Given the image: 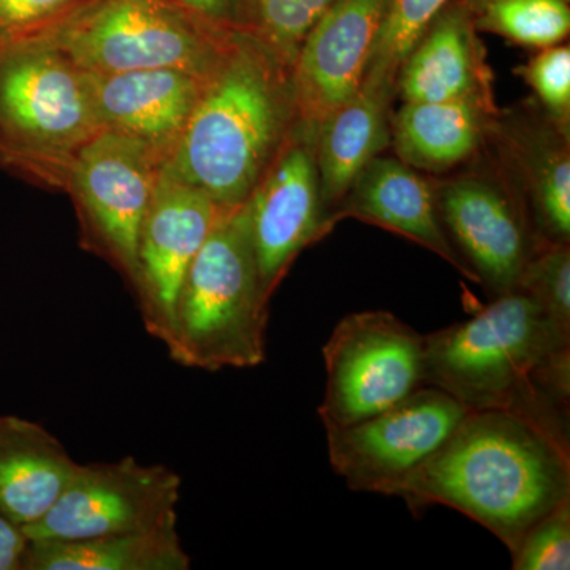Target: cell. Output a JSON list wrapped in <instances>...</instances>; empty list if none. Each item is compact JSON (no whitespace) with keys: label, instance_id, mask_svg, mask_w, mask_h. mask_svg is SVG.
<instances>
[{"label":"cell","instance_id":"6da1fadb","mask_svg":"<svg viewBox=\"0 0 570 570\" xmlns=\"http://www.w3.org/2000/svg\"><path fill=\"white\" fill-rule=\"evenodd\" d=\"M396 497L412 510H459L512 551L570 498V450L508 412L469 411Z\"/></svg>","mask_w":570,"mask_h":570},{"label":"cell","instance_id":"7a4b0ae2","mask_svg":"<svg viewBox=\"0 0 570 570\" xmlns=\"http://www.w3.org/2000/svg\"><path fill=\"white\" fill-rule=\"evenodd\" d=\"M296 121L291 71L261 41L230 28L167 163L217 205L235 208Z\"/></svg>","mask_w":570,"mask_h":570},{"label":"cell","instance_id":"3957f363","mask_svg":"<svg viewBox=\"0 0 570 570\" xmlns=\"http://www.w3.org/2000/svg\"><path fill=\"white\" fill-rule=\"evenodd\" d=\"M570 335L520 291L497 296L469 321L425 336V385L469 411L515 415L570 450L569 415L535 385L540 363Z\"/></svg>","mask_w":570,"mask_h":570},{"label":"cell","instance_id":"277c9868","mask_svg":"<svg viewBox=\"0 0 570 570\" xmlns=\"http://www.w3.org/2000/svg\"><path fill=\"white\" fill-rule=\"evenodd\" d=\"M268 305L245 202L220 213L195 255L164 346L175 363L195 370L262 365Z\"/></svg>","mask_w":570,"mask_h":570},{"label":"cell","instance_id":"5b68a950","mask_svg":"<svg viewBox=\"0 0 570 570\" xmlns=\"http://www.w3.org/2000/svg\"><path fill=\"white\" fill-rule=\"evenodd\" d=\"M230 28L197 22L165 0H91L43 41L88 73L178 69L206 77Z\"/></svg>","mask_w":570,"mask_h":570},{"label":"cell","instance_id":"8992f818","mask_svg":"<svg viewBox=\"0 0 570 570\" xmlns=\"http://www.w3.org/2000/svg\"><path fill=\"white\" fill-rule=\"evenodd\" d=\"M431 183L442 228L475 284L491 298L515 291L524 266L546 245L519 187L487 142L471 163Z\"/></svg>","mask_w":570,"mask_h":570},{"label":"cell","instance_id":"52a82bcc","mask_svg":"<svg viewBox=\"0 0 570 570\" xmlns=\"http://www.w3.org/2000/svg\"><path fill=\"white\" fill-rule=\"evenodd\" d=\"M325 430L354 425L425 385V336L390 311L341 318L322 347Z\"/></svg>","mask_w":570,"mask_h":570},{"label":"cell","instance_id":"ba28073f","mask_svg":"<svg viewBox=\"0 0 570 570\" xmlns=\"http://www.w3.org/2000/svg\"><path fill=\"white\" fill-rule=\"evenodd\" d=\"M468 412L449 393L423 385L373 417L325 430L330 464L351 490L396 497Z\"/></svg>","mask_w":570,"mask_h":570},{"label":"cell","instance_id":"9c48e42d","mask_svg":"<svg viewBox=\"0 0 570 570\" xmlns=\"http://www.w3.org/2000/svg\"><path fill=\"white\" fill-rule=\"evenodd\" d=\"M181 487L174 469L134 456L78 463L58 501L22 531L28 540L70 542L153 530L178 519Z\"/></svg>","mask_w":570,"mask_h":570},{"label":"cell","instance_id":"30bf717a","mask_svg":"<svg viewBox=\"0 0 570 570\" xmlns=\"http://www.w3.org/2000/svg\"><path fill=\"white\" fill-rule=\"evenodd\" d=\"M0 126L48 148L81 146L102 130L86 71L41 40L0 48Z\"/></svg>","mask_w":570,"mask_h":570},{"label":"cell","instance_id":"8fae6325","mask_svg":"<svg viewBox=\"0 0 570 570\" xmlns=\"http://www.w3.org/2000/svg\"><path fill=\"white\" fill-rule=\"evenodd\" d=\"M314 141L316 126L296 121L246 200L258 275L268 298L299 253L335 228L322 204Z\"/></svg>","mask_w":570,"mask_h":570},{"label":"cell","instance_id":"7c38bea8","mask_svg":"<svg viewBox=\"0 0 570 570\" xmlns=\"http://www.w3.org/2000/svg\"><path fill=\"white\" fill-rule=\"evenodd\" d=\"M224 209L165 160L141 223L135 281L142 325L163 344L170 336L184 276Z\"/></svg>","mask_w":570,"mask_h":570},{"label":"cell","instance_id":"4fadbf2b","mask_svg":"<svg viewBox=\"0 0 570 570\" xmlns=\"http://www.w3.org/2000/svg\"><path fill=\"white\" fill-rule=\"evenodd\" d=\"M160 167L149 142L110 129L82 142L75 160V179L94 234L134 285L138 236Z\"/></svg>","mask_w":570,"mask_h":570},{"label":"cell","instance_id":"5bb4252c","mask_svg":"<svg viewBox=\"0 0 570 570\" xmlns=\"http://www.w3.org/2000/svg\"><path fill=\"white\" fill-rule=\"evenodd\" d=\"M487 148L519 187L540 242L570 245V135L528 99L491 116Z\"/></svg>","mask_w":570,"mask_h":570},{"label":"cell","instance_id":"9a60e30c","mask_svg":"<svg viewBox=\"0 0 570 570\" xmlns=\"http://www.w3.org/2000/svg\"><path fill=\"white\" fill-rule=\"evenodd\" d=\"M387 0H333L311 26L291 69L296 119L317 126L362 85Z\"/></svg>","mask_w":570,"mask_h":570},{"label":"cell","instance_id":"2e32d148","mask_svg":"<svg viewBox=\"0 0 570 570\" xmlns=\"http://www.w3.org/2000/svg\"><path fill=\"white\" fill-rule=\"evenodd\" d=\"M493 70L466 0H452L428 26L396 78L403 104L469 100L498 110Z\"/></svg>","mask_w":570,"mask_h":570},{"label":"cell","instance_id":"e0dca14e","mask_svg":"<svg viewBox=\"0 0 570 570\" xmlns=\"http://www.w3.org/2000/svg\"><path fill=\"white\" fill-rule=\"evenodd\" d=\"M333 224L356 219L404 236L475 283L442 228L433 183L397 157L379 154L360 171L333 212Z\"/></svg>","mask_w":570,"mask_h":570},{"label":"cell","instance_id":"ac0fdd59","mask_svg":"<svg viewBox=\"0 0 570 570\" xmlns=\"http://www.w3.org/2000/svg\"><path fill=\"white\" fill-rule=\"evenodd\" d=\"M86 75L102 129L132 135L157 151L179 140L206 78L178 69Z\"/></svg>","mask_w":570,"mask_h":570},{"label":"cell","instance_id":"d6986e66","mask_svg":"<svg viewBox=\"0 0 570 570\" xmlns=\"http://www.w3.org/2000/svg\"><path fill=\"white\" fill-rule=\"evenodd\" d=\"M396 94L362 81L358 91L316 126V164L322 204L333 212L360 171L392 146V105Z\"/></svg>","mask_w":570,"mask_h":570},{"label":"cell","instance_id":"ffe728a7","mask_svg":"<svg viewBox=\"0 0 570 570\" xmlns=\"http://www.w3.org/2000/svg\"><path fill=\"white\" fill-rule=\"evenodd\" d=\"M77 466L47 428L0 415V512L18 527L36 523L52 508Z\"/></svg>","mask_w":570,"mask_h":570},{"label":"cell","instance_id":"44dd1931","mask_svg":"<svg viewBox=\"0 0 570 570\" xmlns=\"http://www.w3.org/2000/svg\"><path fill=\"white\" fill-rule=\"evenodd\" d=\"M497 111L469 100L403 104L392 115L395 156L420 174L459 170L485 148Z\"/></svg>","mask_w":570,"mask_h":570},{"label":"cell","instance_id":"7402d4cb","mask_svg":"<svg viewBox=\"0 0 570 570\" xmlns=\"http://www.w3.org/2000/svg\"><path fill=\"white\" fill-rule=\"evenodd\" d=\"M178 519L153 530L88 540H29L21 570H187Z\"/></svg>","mask_w":570,"mask_h":570},{"label":"cell","instance_id":"603a6c76","mask_svg":"<svg viewBox=\"0 0 570 570\" xmlns=\"http://www.w3.org/2000/svg\"><path fill=\"white\" fill-rule=\"evenodd\" d=\"M478 31L524 48L564 43L570 32L569 0H466Z\"/></svg>","mask_w":570,"mask_h":570},{"label":"cell","instance_id":"cb8c5ba5","mask_svg":"<svg viewBox=\"0 0 570 570\" xmlns=\"http://www.w3.org/2000/svg\"><path fill=\"white\" fill-rule=\"evenodd\" d=\"M234 24L249 33L291 71L311 26L333 0H232Z\"/></svg>","mask_w":570,"mask_h":570},{"label":"cell","instance_id":"d4e9b609","mask_svg":"<svg viewBox=\"0 0 570 570\" xmlns=\"http://www.w3.org/2000/svg\"><path fill=\"white\" fill-rule=\"evenodd\" d=\"M452 0H387L363 81L396 94V78L428 26Z\"/></svg>","mask_w":570,"mask_h":570},{"label":"cell","instance_id":"484cf974","mask_svg":"<svg viewBox=\"0 0 570 570\" xmlns=\"http://www.w3.org/2000/svg\"><path fill=\"white\" fill-rule=\"evenodd\" d=\"M515 291L534 299L547 317L570 335V245L546 246L532 255Z\"/></svg>","mask_w":570,"mask_h":570},{"label":"cell","instance_id":"4316f807","mask_svg":"<svg viewBox=\"0 0 570 570\" xmlns=\"http://www.w3.org/2000/svg\"><path fill=\"white\" fill-rule=\"evenodd\" d=\"M530 86L535 100L562 132L570 135V47L568 43L538 50L530 61L513 70Z\"/></svg>","mask_w":570,"mask_h":570},{"label":"cell","instance_id":"83f0119b","mask_svg":"<svg viewBox=\"0 0 570 570\" xmlns=\"http://www.w3.org/2000/svg\"><path fill=\"white\" fill-rule=\"evenodd\" d=\"M510 554L513 570H569L570 498L535 521Z\"/></svg>","mask_w":570,"mask_h":570},{"label":"cell","instance_id":"f1b7e54d","mask_svg":"<svg viewBox=\"0 0 570 570\" xmlns=\"http://www.w3.org/2000/svg\"><path fill=\"white\" fill-rule=\"evenodd\" d=\"M78 0H0V33H14L62 13Z\"/></svg>","mask_w":570,"mask_h":570},{"label":"cell","instance_id":"f546056e","mask_svg":"<svg viewBox=\"0 0 570 570\" xmlns=\"http://www.w3.org/2000/svg\"><path fill=\"white\" fill-rule=\"evenodd\" d=\"M28 543L22 528L0 512V570H21Z\"/></svg>","mask_w":570,"mask_h":570},{"label":"cell","instance_id":"4dcf8cb0","mask_svg":"<svg viewBox=\"0 0 570 570\" xmlns=\"http://www.w3.org/2000/svg\"><path fill=\"white\" fill-rule=\"evenodd\" d=\"M174 2L181 3L184 10L190 11L202 20L235 28L232 0H174Z\"/></svg>","mask_w":570,"mask_h":570}]
</instances>
